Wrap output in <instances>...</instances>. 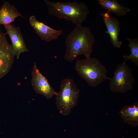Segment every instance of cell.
Returning <instances> with one entry per match:
<instances>
[{
	"label": "cell",
	"instance_id": "277c9868",
	"mask_svg": "<svg viewBox=\"0 0 138 138\" xmlns=\"http://www.w3.org/2000/svg\"><path fill=\"white\" fill-rule=\"evenodd\" d=\"M80 90L74 80L66 78L63 79L60 90L56 96V104L60 113L66 116L77 104Z\"/></svg>",
	"mask_w": 138,
	"mask_h": 138
},
{
	"label": "cell",
	"instance_id": "7c38bea8",
	"mask_svg": "<svg viewBox=\"0 0 138 138\" xmlns=\"http://www.w3.org/2000/svg\"><path fill=\"white\" fill-rule=\"evenodd\" d=\"M121 117L124 122L133 127L138 125V102L125 106L120 111Z\"/></svg>",
	"mask_w": 138,
	"mask_h": 138
},
{
	"label": "cell",
	"instance_id": "8992f818",
	"mask_svg": "<svg viewBox=\"0 0 138 138\" xmlns=\"http://www.w3.org/2000/svg\"><path fill=\"white\" fill-rule=\"evenodd\" d=\"M6 34L0 30V79L10 71L15 57Z\"/></svg>",
	"mask_w": 138,
	"mask_h": 138
},
{
	"label": "cell",
	"instance_id": "5b68a950",
	"mask_svg": "<svg viewBox=\"0 0 138 138\" xmlns=\"http://www.w3.org/2000/svg\"><path fill=\"white\" fill-rule=\"evenodd\" d=\"M109 80L110 90L121 93L132 90L135 82L132 69L125 61L117 65L113 77Z\"/></svg>",
	"mask_w": 138,
	"mask_h": 138
},
{
	"label": "cell",
	"instance_id": "5bb4252c",
	"mask_svg": "<svg viewBox=\"0 0 138 138\" xmlns=\"http://www.w3.org/2000/svg\"><path fill=\"white\" fill-rule=\"evenodd\" d=\"M127 40L129 42L128 46L130 48L131 54L128 55H123L122 57L124 61L131 60L136 66L138 65V39L137 38H128Z\"/></svg>",
	"mask_w": 138,
	"mask_h": 138
},
{
	"label": "cell",
	"instance_id": "6da1fadb",
	"mask_svg": "<svg viewBox=\"0 0 138 138\" xmlns=\"http://www.w3.org/2000/svg\"><path fill=\"white\" fill-rule=\"evenodd\" d=\"M95 42L94 35L89 27L76 26L66 38L65 60L72 62L81 55H84L85 58L90 57Z\"/></svg>",
	"mask_w": 138,
	"mask_h": 138
},
{
	"label": "cell",
	"instance_id": "7a4b0ae2",
	"mask_svg": "<svg viewBox=\"0 0 138 138\" xmlns=\"http://www.w3.org/2000/svg\"><path fill=\"white\" fill-rule=\"evenodd\" d=\"M44 1L49 8L50 15L59 20L70 21L76 26L82 25L89 12L87 5L83 2Z\"/></svg>",
	"mask_w": 138,
	"mask_h": 138
},
{
	"label": "cell",
	"instance_id": "52a82bcc",
	"mask_svg": "<svg viewBox=\"0 0 138 138\" xmlns=\"http://www.w3.org/2000/svg\"><path fill=\"white\" fill-rule=\"evenodd\" d=\"M31 85L37 94L43 95L49 99L56 96L55 91L50 84L48 79L42 74L34 62L32 71Z\"/></svg>",
	"mask_w": 138,
	"mask_h": 138
},
{
	"label": "cell",
	"instance_id": "ba28073f",
	"mask_svg": "<svg viewBox=\"0 0 138 138\" xmlns=\"http://www.w3.org/2000/svg\"><path fill=\"white\" fill-rule=\"evenodd\" d=\"M30 26L41 39L49 42L57 39L63 34L62 30H56L39 21L34 16L29 18Z\"/></svg>",
	"mask_w": 138,
	"mask_h": 138
},
{
	"label": "cell",
	"instance_id": "4fadbf2b",
	"mask_svg": "<svg viewBox=\"0 0 138 138\" xmlns=\"http://www.w3.org/2000/svg\"><path fill=\"white\" fill-rule=\"evenodd\" d=\"M98 2L104 9L117 16H124L130 11L129 7L121 5L116 0H98Z\"/></svg>",
	"mask_w": 138,
	"mask_h": 138
},
{
	"label": "cell",
	"instance_id": "8fae6325",
	"mask_svg": "<svg viewBox=\"0 0 138 138\" xmlns=\"http://www.w3.org/2000/svg\"><path fill=\"white\" fill-rule=\"evenodd\" d=\"M18 17H23L14 5L6 2L0 9V25L12 24L15 19Z\"/></svg>",
	"mask_w": 138,
	"mask_h": 138
},
{
	"label": "cell",
	"instance_id": "9c48e42d",
	"mask_svg": "<svg viewBox=\"0 0 138 138\" xmlns=\"http://www.w3.org/2000/svg\"><path fill=\"white\" fill-rule=\"evenodd\" d=\"M4 26L6 34L8 35L11 41L14 55L18 59L21 53L28 51L20 29L12 24L4 25Z\"/></svg>",
	"mask_w": 138,
	"mask_h": 138
},
{
	"label": "cell",
	"instance_id": "3957f363",
	"mask_svg": "<svg viewBox=\"0 0 138 138\" xmlns=\"http://www.w3.org/2000/svg\"><path fill=\"white\" fill-rule=\"evenodd\" d=\"M75 67L79 76L92 87H95L110 78L107 76L106 67L96 58L77 59Z\"/></svg>",
	"mask_w": 138,
	"mask_h": 138
},
{
	"label": "cell",
	"instance_id": "30bf717a",
	"mask_svg": "<svg viewBox=\"0 0 138 138\" xmlns=\"http://www.w3.org/2000/svg\"><path fill=\"white\" fill-rule=\"evenodd\" d=\"M111 13L107 11L101 15L107 29L106 33L109 34L112 44L116 48H120L122 44V42L118 39L120 22L117 18L111 16Z\"/></svg>",
	"mask_w": 138,
	"mask_h": 138
}]
</instances>
